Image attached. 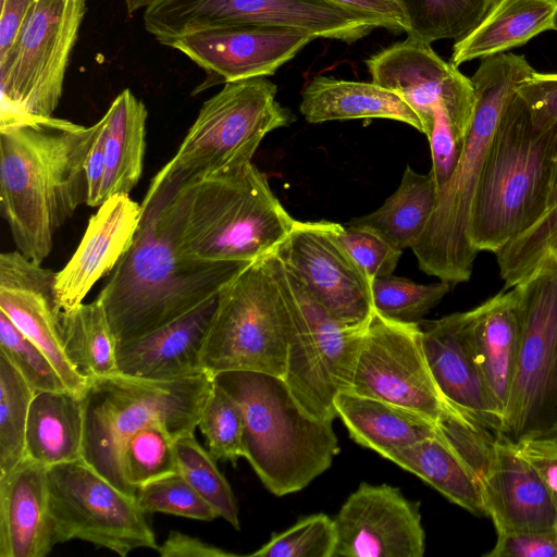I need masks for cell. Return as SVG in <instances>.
Returning a JSON list of instances; mask_svg holds the SVG:
<instances>
[{
	"instance_id": "6da1fadb",
	"label": "cell",
	"mask_w": 557,
	"mask_h": 557,
	"mask_svg": "<svg viewBox=\"0 0 557 557\" xmlns=\"http://www.w3.org/2000/svg\"><path fill=\"white\" fill-rule=\"evenodd\" d=\"M178 185L158 175L151 180L133 243L97 297L116 346L194 310L251 264L205 262L181 255Z\"/></svg>"
},
{
	"instance_id": "7a4b0ae2",
	"label": "cell",
	"mask_w": 557,
	"mask_h": 557,
	"mask_svg": "<svg viewBox=\"0 0 557 557\" xmlns=\"http://www.w3.org/2000/svg\"><path fill=\"white\" fill-rule=\"evenodd\" d=\"M97 123L47 117L0 129V207L16 250L41 264L55 232L86 203Z\"/></svg>"
},
{
	"instance_id": "3957f363",
	"label": "cell",
	"mask_w": 557,
	"mask_h": 557,
	"mask_svg": "<svg viewBox=\"0 0 557 557\" xmlns=\"http://www.w3.org/2000/svg\"><path fill=\"white\" fill-rule=\"evenodd\" d=\"M534 72L524 55L504 52L482 59L470 77L476 97L471 125L456 168L411 248L424 273L448 283L470 278L478 255L470 239V223L482 170L507 100Z\"/></svg>"
},
{
	"instance_id": "277c9868",
	"label": "cell",
	"mask_w": 557,
	"mask_h": 557,
	"mask_svg": "<svg viewBox=\"0 0 557 557\" xmlns=\"http://www.w3.org/2000/svg\"><path fill=\"white\" fill-rule=\"evenodd\" d=\"M181 255L205 262L252 263L276 251L295 219L252 162L177 189Z\"/></svg>"
},
{
	"instance_id": "5b68a950",
	"label": "cell",
	"mask_w": 557,
	"mask_h": 557,
	"mask_svg": "<svg viewBox=\"0 0 557 557\" xmlns=\"http://www.w3.org/2000/svg\"><path fill=\"white\" fill-rule=\"evenodd\" d=\"M213 380L240 406L244 457L272 494L298 492L330 468L339 451L333 421L309 416L284 379L226 371Z\"/></svg>"
},
{
	"instance_id": "8992f818",
	"label": "cell",
	"mask_w": 557,
	"mask_h": 557,
	"mask_svg": "<svg viewBox=\"0 0 557 557\" xmlns=\"http://www.w3.org/2000/svg\"><path fill=\"white\" fill-rule=\"evenodd\" d=\"M557 135L536 128L516 94L495 131L475 193L470 239L496 252L546 210Z\"/></svg>"
},
{
	"instance_id": "52a82bcc",
	"label": "cell",
	"mask_w": 557,
	"mask_h": 557,
	"mask_svg": "<svg viewBox=\"0 0 557 557\" xmlns=\"http://www.w3.org/2000/svg\"><path fill=\"white\" fill-rule=\"evenodd\" d=\"M213 375L151 381L115 373L88 380L82 395V459L115 487L136 497L121 468L125 441L152 423L163 424L175 441L194 433L211 392Z\"/></svg>"
},
{
	"instance_id": "ba28073f",
	"label": "cell",
	"mask_w": 557,
	"mask_h": 557,
	"mask_svg": "<svg viewBox=\"0 0 557 557\" xmlns=\"http://www.w3.org/2000/svg\"><path fill=\"white\" fill-rule=\"evenodd\" d=\"M293 327L292 307L271 253L246 267L219 292L202 367L213 376L252 371L283 379Z\"/></svg>"
},
{
	"instance_id": "9c48e42d",
	"label": "cell",
	"mask_w": 557,
	"mask_h": 557,
	"mask_svg": "<svg viewBox=\"0 0 557 557\" xmlns=\"http://www.w3.org/2000/svg\"><path fill=\"white\" fill-rule=\"evenodd\" d=\"M276 90L267 77L225 83L203 102L176 153L156 175L188 184L250 163L263 138L293 120Z\"/></svg>"
},
{
	"instance_id": "30bf717a",
	"label": "cell",
	"mask_w": 557,
	"mask_h": 557,
	"mask_svg": "<svg viewBox=\"0 0 557 557\" xmlns=\"http://www.w3.org/2000/svg\"><path fill=\"white\" fill-rule=\"evenodd\" d=\"M513 288L520 336L502 435L518 443L557 434V258L539 259Z\"/></svg>"
},
{
	"instance_id": "8fae6325",
	"label": "cell",
	"mask_w": 557,
	"mask_h": 557,
	"mask_svg": "<svg viewBox=\"0 0 557 557\" xmlns=\"http://www.w3.org/2000/svg\"><path fill=\"white\" fill-rule=\"evenodd\" d=\"M86 0H37L0 59V129L53 116Z\"/></svg>"
},
{
	"instance_id": "7c38bea8",
	"label": "cell",
	"mask_w": 557,
	"mask_h": 557,
	"mask_svg": "<svg viewBox=\"0 0 557 557\" xmlns=\"http://www.w3.org/2000/svg\"><path fill=\"white\" fill-rule=\"evenodd\" d=\"M275 273L288 297L294 327L284 381L299 406L318 420L333 421L335 398L350 385L368 325H350L332 315L272 253Z\"/></svg>"
},
{
	"instance_id": "4fadbf2b",
	"label": "cell",
	"mask_w": 557,
	"mask_h": 557,
	"mask_svg": "<svg viewBox=\"0 0 557 557\" xmlns=\"http://www.w3.org/2000/svg\"><path fill=\"white\" fill-rule=\"evenodd\" d=\"M144 24L162 45L190 32L230 24L295 28L346 44L386 28L377 18L327 0H153L145 9Z\"/></svg>"
},
{
	"instance_id": "5bb4252c",
	"label": "cell",
	"mask_w": 557,
	"mask_h": 557,
	"mask_svg": "<svg viewBox=\"0 0 557 557\" xmlns=\"http://www.w3.org/2000/svg\"><path fill=\"white\" fill-rule=\"evenodd\" d=\"M53 544L89 542L122 557L158 549L136 497L128 496L83 459L47 468Z\"/></svg>"
},
{
	"instance_id": "9a60e30c",
	"label": "cell",
	"mask_w": 557,
	"mask_h": 557,
	"mask_svg": "<svg viewBox=\"0 0 557 557\" xmlns=\"http://www.w3.org/2000/svg\"><path fill=\"white\" fill-rule=\"evenodd\" d=\"M347 391L416 411L436 424L450 413L461 412L445 400L435 384L422 348L420 324L375 311L362 335Z\"/></svg>"
},
{
	"instance_id": "2e32d148",
	"label": "cell",
	"mask_w": 557,
	"mask_h": 557,
	"mask_svg": "<svg viewBox=\"0 0 557 557\" xmlns=\"http://www.w3.org/2000/svg\"><path fill=\"white\" fill-rule=\"evenodd\" d=\"M337 224L295 220L275 253L332 315L363 325L374 312L371 282L338 239Z\"/></svg>"
},
{
	"instance_id": "e0dca14e",
	"label": "cell",
	"mask_w": 557,
	"mask_h": 557,
	"mask_svg": "<svg viewBox=\"0 0 557 557\" xmlns=\"http://www.w3.org/2000/svg\"><path fill=\"white\" fill-rule=\"evenodd\" d=\"M366 65L373 83L397 94L416 112L426 137L443 104L471 125L476 103L472 81L437 55L431 44L407 36L371 55Z\"/></svg>"
},
{
	"instance_id": "ac0fdd59",
	"label": "cell",
	"mask_w": 557,
	"mask_h": 557,
	"mask_svg": "<svg viewBox=\"0 0 557 557\" xmlns=\"http://www.w3.org/2000/svg\"><path fill=\"white\" fill-rule=\"evenodd\" d=\"M311 34L287 27L230 24L190 32L165 42L207 74L197 88L273 75L305 46Z\"/></svg>"
},
{
	"instance_id": "d6986e66",
	"label": "cell",
	"mask_w": 557,
	"mask_h": 557,
	"mask_svg": "<svg viewBox=\"0 0 557 557\" xmlns=\"http://www.w3.org/2000/svg\"><path fill=\"white\" fill-rule=\"evenodd\" d=\"M334 557H422L425 534L419 503L399 488L361 483L335 519Z\"/></svg>"
},
{
	"instance_id": "ffe728a7",
	"label": "cell",
	"mask_w": 557,
	"mask_h": 557,
	"mask_svg": "<svg viewBox=\"0 0 557 557\" xmlns=\"http://www.w3.org/2000/svg\"><path fill=\"white\" fill-rule=\"evenodd\" d=\"M55 272L20 251L0 255V311L50 360L65 387L83 395L88 380L70 361L62 339V311L54 293Z\"/></svg>"
},
{
	"instance_id": "44dd1931",
	"label": "cell",
	"mask_w": 557,
	"mask_h": 557,
	"mask_svg": "<svg viewBox=\"0 0 557 557\" xmlns=\"http://www.w3.org/2000/svg\"><path fill=\"white\" fill-rule=\"evenodd\" d=\"M420 327L426 363L445 400L502 435V416L474 354L470 310L445 315Z\"/></svg>"
},
{
	"instance_id": "7402d4cb",
	"label": "cell",
	"mask_w": 557,
	"mask_h": 557,
	"mask_svg": "<svg viewBox=\"0 0 557 557\" xmlns=\"http://www.w3.org/2000/svg\"><path fill=\"white\" fill-rule=\"evenodd\" d=\"M141 203L116 194L98 207L65 267L55 272L54 293L62 312L81 305L91 287L111 273L133 243L141 218Z\"/></svg>"
},
{
	"instance_id": "603a6c76",
	"label": "cell",
	"mask_w": 557,
	"mask_h": 557,
	"mask_svg": "<svg viewBox=\"0 0 557 557\" xmlns=\"http://www.w3.org/2000/svg\"><path fill=\"white\" fill-rule=\"evenodd\" d=\"M481 488L497 534L557 529V510L544 481L504 435L496 438Z\"/></svg>"
},
{
	"instance_id": "cb8c5ba5",
	"label": "cell",
	"mask_w": 557,
	"mask_h": 557,
	"mask_svg": "<svg viewBox=\"0 0 557 557\" xmlns=\"http://www.w3.org/2000/svg\"><path fill=\"white\" fill-rule=\"evenodd\" d=\"M218 295L135 341L116 346L119 373L172 381L205 373L201 356Z\"/></svg>"
},
{
	"instance_id": "d4e9b609",
	"label": "cell",
	"mask_w": 557,
	"mask_h": 557,
	"mask_svg": "<svg viewBox=\"0 0 557 557\" xmlns=\"http://www.w3.org/2000/svg\"><path fill=\"white\" fill-rule=\"evenodd\" d=\"M46 466L25 457L0 478V557H45L51 553Z\"/></svg>"
},
{
	"instance_id": "484cf974",
	"label": "cell",
	"mask_w": 557,
	"mask_h": 557,
	"mask_svg": "<svg viewBox=\"0 0 557 557\" xmlns=\"http://www.w3.org/2000/svg\"><path fill=\"white\" fill-rule=\"evenodd\" d=\"M470 330L478 363L503 420L519 349L516 289H504L470 310Z\"/></svg>"
},
{
	"instance_id": "4316f807",
	"label": "cell",
	"mask_w": 557,
	"mask_h": 557,
	"mask_svg": "<svg viewBox=\"0 0 557 557\" xmlns=\"http://www.w3.org/2000/svg\"><path fill=\"white\" fill-rule=\"evenodd\" d=\"M299 111L309 123L387 119L422 133L416 112L395 92L371 82L315 76L304 88Z\"/></svg>"
},
{
	"instance_id": "83f0119b",
	"label": "cell",
	"mask_w": 557,
	"mask_h": 557,
	"mask_svg": "<svg viewBox=\"0 0 557 557\" xmlns=\"http://www.w3.org/2000/svg\"><path fill=\"white\" fill-rule=\"evenodd\" d=\"M547 30H557V0H498L467 37L455 42L450 62L459 66L504 53Z\"/></svg>"
},
{
	"instance_id": "f1b7e54d",
	"label": "cell",
	"mask_w": 557,
	"mask_h": 557,
	"mask_svg": "<svg viewBox=\"0 0 557 557\" xmlns=\"http://www.w3.org/2000/svg\"><path fill=\"white\" fill-rule=\"evenodd\" d=\"M334 406L350 437L381 456L437 433V424L416 411L350 391H342Z\"/></svg>"
},
{
	"instance_id": "f546056e",
	"label": "cell",
	"mask_w": 557,
	"mask_h": 557,
	"mask_svg": "<svg viewBox=\"0 0 557 557\" xmlns=\"http://www.w3.org/2000/svg\"><path fill=\"white\" fill-rule=\"evenodd\" d=\"M82 396L64 391L35 393L28 412L25 453L46 467L82 459Z\"/></svg>"
},
{
	"instance_id": "4dcf8cb0",
	"label": "cell",
	"mask_w": 557,
	"mask_h": 557,
	"mask_svg": "<svg viewBox=\"0 0 557 557\" xmlns=\"http://www.w3.org/2000/svg\"><path fill=\"white\" fill-rule=\"evenodd\" d=\"M148 112L129 89L112 101L100 119L103 132V201L116 194H128L143 174Z\"/></svg>"
},
{
	"instance_id": "1f68e13d",
	"label": "cell",
	"mask_w": 557,
	"mask_h": 557,
	"mask_svg": "<svg viewBox=\"0 0 557 557\" xmlns=\"http://www.w3.org/2000/svg\"><path fill=\"white\" fill-rule=\"evenodd\" d=\"M383 457L416 474L471 513L487 516L480 481L438 430L431 437L391 449Z\"/></svg>"
},
{
	"instance_id": "d6a6232c",
	"label": "cell",
	"mask_w": 557,
	"mask_h": 557,
	"mask_svg": "<svg viewBox=\"0 0 557 557\" xmlns=\"http://www.w3.org/2000/svg\"><path fill=\"white\" fill-rule=\"evenodd\" d=\"M438 188L431 172L420 174L407 165L397 189L375 211L349 224L367 226L400 251L418 242L436 206Z\"/></svg>"
},
{
	"instance_id": "836d02e7",
	"label": "cell",
	"mask_w": 557,
	"mask_h": 557,
	"mask_svg": "<svg viewBox=\"0 0 557 557\" xmlns=\"http://www.w3.org/2000/svg\"><path fill=\"white\" fill-rule=\"evenodd\" d=\"M62 339L70 361L85 379L119 373L116 342L98 298L62 313Z\"/></svg>"
},
{
	"instance_id": "e575fe53",
	"label": "cell",
	"mask_w": 557,
	"mask_h": 557,
	"mask_svg": "<svg viewBox=\"0 0 557 557\" xmlns=\"http://www.w3.org/2000/svg\"><path fill=\"white\" fill-rule=\"evenodd\" d=\"M498 0H400L407 36L428 44L441 39L455 42L467 37Z\"/></svg>"
},
{
	"instance_id": "d590c367",
	"label": "cell",
	"mask_w": 557,
	"mask_h": 557,
	"mask_svg": "<svg viewBox=\"0 0 557 557\" xmlns=\"http://www.w3.org/2000/svg\"><path fill=\"white\" fill-rule=\"evenodd\" d=\"M35 391L0 351V478L26 456L27 419Z\"/></svg>"
},
{
	"instance_id": "8d00e7d4",
	"label": "cell",
	"mask_w": 557,
	"mask_h": 557,
	"mask_svg": "<svg viewBox=\"0 0 557 557\" xmlns=\"http://www.w3.org/2000/svg\"><path fill=\"white\" fill-rule=\"evenodd\" d=\"M121 468L126 483L136 494L156 480L178 473L175 438L163 424H149L125 441Z\"/></svg>"
},
{
	"instance_id": "74e56055",
	"label": "cell",
	"mask_w": 557,
	"mask_h": 557,
	"mask_svg": "<svg viewBox=\"0 0 557 557\" xmlns=\"http://www.w3.org/2000/svg\"><path fill=\"white\" fill-rule=\"evenodd\" d=\"M178 473L215 510L218 517L239 530L238 508L232 487L215 463V459L194 436L175 441Z\"/></svg>"
},
{
	"instance_id": "f35d334b",
	"label": "cell",
	"mask_w": 557,
	"mask_h": 557,
	"mask_svg": "<svg viewBox=\"0 0 557 557\" xmlns=\"http://www.w3.org/2000/svg\"><path fill=\"white\" fill-rule=\"evenodd\" d=\"M546 255L557 258V203L495 252L505 289L521 282L533 264Z\"/></svg>"
},
{
	"instance_id": "ab89813d",
	"label": "cell",
	"mask_w": 557,
	"mask_h": 557,
	"mask_svg": "<svg viewBox=\"0 0 557 557\" xmlns=\"http://www.w3.org/2000/svg\"><path fill=\"white\" fill-rule=\"evenodd\" d=\"M450 283L420 284L388 275L371 283L373 309L379 314L401 321L418 322L449 292Z\"/></svg>"
},
{
	"instance_id": "60d3db41",
	"label": "cell",
	"mask_w": 557,
	"mask_h": 557,
	"mask_svg": "<svg viewBox=\"0 0 557 557\" xmlns=\"http://www.w3.org/2000/svg\"><path fill=\"white\" fill-rule=\"evenodd\" d=\"M215 460L233 465L244 457V417L238 403L213 380L198 425Z\"/></svg>"
},
{
	"instance_id": "b9f144b4",
	"label": "cell",
	"mask_w": 557,
	"mask_h": 557,
	"mask_svg": "<svg viewBox=\"0 0 557 557\" xmlns=\"http://www.w3.org/2000/svg\"><path fill=\"white\" fill-rule=\"evenodd\" d=\"M337 533L334 519L315 513L297 521L289 529L273 534L250 556L255 557H334Z\"/></svg>"
},
{
	"instance_id": "7bdbcfd3",
	"label": "cell",
	"mask_w": 557,
	"mask_h": 557,
	"mask_svg": "<svg viewBox=\"0 0 557 557\" xmlns=\"http://www.w3.org/2000/svg\"><path fill=\"white\" fill-rule=\"evenodd\" d=\"M136 500L145 513L162 512L212 521L215 510L180 474L164 476L139 488Z\"/></svg>"
},
{
	"instance_id": "ee69618b",
	"label": "cell",
	"mask_w": 557,
	"mask_h": 557,
	"mask_svg": "<svg viewBox=\"0 0 557 557\" xmlns=\"http://www.w3.org/2000/svg\"><path fill=\"white\" fill-rule=\"evenodd\" d=\"M0 351L37 392L67 389L46 355L0 311Z\"/></svg>"
},
{
	"instance_id": "f6af8a7d",
	"label": "cell",
	"mask_w": 557,
	"mask_h": 557,
	"mask_svg": "<svg viewBox=\"0 0 557 557\" xmlns=\"http://www.w3.org/2000/svg\"><path fill=\"white\" fill-rule=\"evenodd\" d=\"M337 237L355 262L372 281L388 276L397 268L401 252L377 232L362 225L337 224Z\"/></svg>"
},
{
	"instance_id": "bcb514c9",
	"label": "cell",
	"mask_w": 557,
	"mask_h": 557,
	"mask_svg": "<svg viewBox=\"0 0 557 557\" xmlns=\"http://www.w3.org/2000/svg\"><path fill=\"white\" fill-rule=\"evenodd\" d=\"M532 124L557 135V73L534 72L516 87Z\"/></svg>"
},
{
	"instance_id": "7dc6e473",
	"label": "cell",
	"mask_w": 557,
	"mask_h": 557,
	"mask_svg": "<svg viewBox=\"0 0 557 557\" xmlns=\"http://www.w3.org/2000/svg\"><path fill=\"white\" fill-rule=\"evenodd\" d=\"M486 557H557V529L497 534Z\"/></svg>"
},
{
	"instance_id": "c3c4849f",
	"label": "cell",
	"mask_w": 557,
	"mask_h": 557,
	"mask_svg": "<svg viewBox=\"0 0 557 557\" xmlns=\"http://www.w3.org/2000/svg\"><path fill=\"white\" fill-rule=\"evenodd\" d=\"M516 445L539 472L557 510V434L524 438Z\"/></svg>"
},
{
	"instance_id": "681fc988",
	"label": "cell",
	"mask_w": 557,
	"mask_h": 557,
	"mask_svg": "<svg viewBox=\"0 0 557 557\" xmlns=\"http://www.w3.org/2000/svg\"><path fill=\"white\" fill-rule=\"evenodd\" d=\"M351 11L377 18L386 29L407 32L408 23L400 0H327Z\"/></svg>"
},
{
	"instance_id": "f907efd6",
	"label": "cell",
	"mask_w": 557,
	"mask_h": 557,
	"mask_svg": "<svg viewBox=\"0 0 557 557\" xmlns=\"http://www.w3.org/2000/svg\"><path fill=\"white\" fill-rule=\"evenodd\" d=\"M158 553L162 557H234L237 554L224 550L202 540L182 533L171 531L161 545Z\"/></svg>"
},
{
	"instance_id": "816d5d0a",
	"label": "cell",
	"mask_w": 557,
	"mask_h": 557,
	"mask_svg": "<svg viewBox=\"0 0 557 557\" xmlns=\"http://www.w3.org/2000/svg\"><path fill=\"white\" fill-rule=\"evenodd\" d=\"M37 0H0V59L12 48Z\"/></svg>"
},
{
	"instance_id": "f5cc1de1",
	"label": "cell",
	"mask_w": 557,
	"mask_h": 557,
	"mask_svg": "<svg viewBox=\"0 0 557 557\" xmlns=\"http://www.w3.org/2000/svg\"><path fill=\"white\" fill-rule=\"evenodd\" d=\"M87 197L89 207H100L103 202L102 186L104 177V150L102 122H97V133L90 147L86 164Z\"/></svg>"
},
{
	"instance_id": "db71d44e",
	"label": "cell",
	"mask_w": 557,
	"mask_h": 557,
	"mask_svg": "<svg viewBox=\"0 0 557 557\" xmlns=\"http://www.w3.org/2000/svg\"><path fill=\"white\" fill-rule=\"evenodd\" d=\"M555 203H557V152H556L554 164H553L546 209L554 206Z\"/></svg>"
},
{
	"instance_id": "11a10c76",
	"label": "cell",
	"mask_w": 557,
	"mask_h": 557,
	"mask_svg": "<svg viewBox=\"0 0 557 557\" xmlns=\"http://www.w3.org/2000/svg\"><path fill=\"white\" fill-rule=\"evenodd\" d=\"M129 14L146 9L153 0H124Z\"/></svg>"
}]
</instances>
